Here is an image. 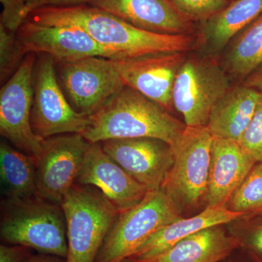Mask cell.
<instances>
[{"instance_id":"obj_1","label":"cell","mask_w":262,"mask_h":262,"mask_svg":"<svg viewBox=\"0 0 262 262\" xmlns=\"http://www.w3.org/2000/svg\"><path fill=\"white\" fill-rule=\"evenodd\" d=\"M27 20L42 25L80 29L100 46L114 53L117 58L158 53H188L195 47L198 42L195 36L146 32L89 4L44 7L32 11Z\"/></svg>"},{"instance_id":"obj_2","label":"cell","mask_w":262,"mask_h":262,"mask_svg":"<svg viewBox=\"0 0 262 262\" xmlns=\"http://www.w3.org/2000/svg\"><path fill=\"white\" fill-rule=\"evenodd\" d=\"M186 127L184 122L163 106L125 86L90 115L89 125L82 136L90 143L154 138L173 146Z\"/></svg>"},{"instance_id":"obj_3","label":"cell","mask_w":262,"mask_h":262,"mask_svg":"<svg viewBox=\"0 0 262 262\" xmlns=\"http://www.w3.org/2000/svg\"><path fill=\"white\" fill-rule=\"evenodd\" d=\"M0 235L8 244L20 245L43 254L67 258V224L61 205L37 195L2 202Z\"/></svg>"},{"instance_id":"obj_4","label":"cell","mask_w":262,"mask_h":262,"mask_svg":"<svg viewBox=\"0 0 262 262\" xmlns=\"http://www.w3.org/2000/svg\"><path fill=\"white\" fill-rule=\"evenodd\" d=\"M213 139L207 126H187L171 146L173 164L160 189L182 215L206 208Z\"/></svg>"},{"instance_id":"obj_5","label":"cell","mask_w":262,"mask_h":262,"mask_svg":"<svg viewBox=\"0 0 262 262\" xmlns=\"http://www.w3.org/2000/svg\"><path fill=\"white\" fill-rule=\"evenodd\" d=\"M61 206L67 224V262H95L120 211L97 188L75 184Z\"/></svg>"},{"instance_id":"obj_6","label":"cell","mask_w":262,"mask_h":262,"mask_svg":"<svg viewBox=\"0 0 262 262\" xmlns=\"http://www.w3.org/2000/svg\"><path fill=\"white\" fill-rule=\"evenodd\" d=\"M182 218L161 189L148 191L139 204L117 215L95 262H120L131 257L160 229Z\"/></svg>"},{"instance_id":"obj_7","label":"cell","mask_w":262,"mask_h":262,"mask_svg":"<svg viewBox=\"0 0 262 262\" xmlns=\"http://www.w3.org/2000/svg\"><path fill=\"white\" fill-rule=\"evenodd\" d=\"M217 57L187 54L173 89L174 110L188 127L208 126L212 110L232 87Z\"/></svg>"},{"instance_id":"obj_8","label":"cell","mask_w":262,"mask_h":262,"mask_svg":"<svg viewBox=\"0 0 262 262\" xmlns=\"http://www.w3.org/2000/svg\"><path fill=\"white\" fill-rule=\"evenodd\" d=\"M56 61L42 54L36 61L33 75L34 97L31 123L42 139L62 134H82L90 115L78 113L67 101L56 76Z\"/></svg>"},{"instance_id":"obj_9","label":"cell","mask_w":262,"mask_h":262,"mask_svg":"<svg viewBox=\"0 0 262 262\" xmlns=\"http://www.w3.org/2000/svg\"><path fill=\"white\" fill-rule=\"evenodd\" d=\"M56 63L60 85L78 113L92 115L125 86L110 58L87 57Z\"/></svg>"},{"instance_id":"obj_10","label":"cell","mask_w":262,"mask_h":262,"mask_svg":"<svg viewBox=\"0 0 262 262\" xmlns=\"http://www.w3.org/2000/svg\"><path fill=\"white\" fill-rule=\"evenodd\" d=\"M36 54L29 53L0 91V134L13 146L36 158L44 139L34 134L31 123L34 97L33 75Z\"/></svg>"},{"instance_id":"obj_11","label":"cell","mask_w":262,"mask_h":262,"mask_svg":"<svg viewBox=\"0 0 262 262\" xmlns=\"http://www.w3.org/2000/svg\"><path fill=\"white\" fill-rule=\"evenodd\" d=\"M90 142L81 134L44 139L37 158V195L61 205L76 183Z\"/></svg>"},{"instance_id":"obj_12","label":"cell","mask_w":262,"mask_h":262,"mask_svg":"<svg viewBox=\"0 0 262 262\" xmlns=\"http://www.w3.org/2000/svg\"><path fill=\"white\" fill-rule=\"evenodd\" d=\"M189 53V52H188ZM188 53H158L113 59L122 82L173 113L176 77Z\"/></svg>"},{"instance_id":"obj_13","label":"cell","mask_w":262,"mask_h":262,"mask_svg":"<svg viewBox=\"0 0 262 262\" xmlns=\"http://www.w3.org/2000/svg\"><path fill=\"white\" fill-rule=\"evenodd\" d=\"M100 144L112 159L148 191L160 189L173 164L171 146L160 139H117Z\"/></svg>"},{"instance_id":"obj_14","label":"cell","mask_w":262,"mask_h":262,"mask_svg":"<svg viewBox=\"0 0 262 262\" xmlns=\"http://www.w3.org/2000/svg\"><path fill=\"white\" fill-rule=\"evenodd\" d=\"M16 37L26 56L29 53L46 54L56 61L93 56L117 58L87 33L75 27L42 25L27 20L17 31Z\"/></svg>"},{"instance_id":"obj_15","label":"cell","mask_w":262,"mask_h":262,"mask_svg":"<svg viewBox=\"0 0 262 262\" xmlns=\"http://www.w3.org/2000/svg\"><path fill=\"white\" fill-rule=\"evenodd\" d=\"M88 4L146 32L195 36L196 22L170 0H90Z\"/></svg>"},{"instance_id":"obj_16","label":"cell","mask_w":262,"mask_h":262,"mask_svg":"<svg viewBox=\"0 0 262 262\" xmlns=\"http://www.w3.org/2000/svg\"><path fill=\"white\" fill-rule=\"evenodd\" d=\"M75 184L97 188L120 213L139 204L148 192L103 151L100 143H90Z\"/></svg>"},{"instance_id":"obj_17","label":"cell","mask_w":262,"mask_h":262,"mask_svg":"<svg viewBox=\"0 0 262 262\" xmlns=\"http://www.w3.org/2000/svg\"><path fill=\"white\" fill-rule=\"evenodd\" d=\"M256 163L238 141L213 136L206 208L226 206Z\"/></svg>"},{"instance_id":"obj_18","label":"cell","mask_w":262,"mask_h":262,"mask_svg":"<svg viewBox=\"0 0 262 262\" xmlns=\"http://www.w3.org/2000/svg\"><path fill=\"white\" fill-rule=\"evenodd\" d=\"M262 14V0H235L201 23L203 54L217 57L236 35Z\"/></svg>"},{"instance_id":"obj_19","label":"cell","mask_w":262,"mask_h":262,"mask_svg":"<svg viewBox=\"0 0 262 262\" xmlns=\"http://www.w3.org/2000/svg\"><path fill=\"white\" fill-rule=\"evenodd\" d=\"M226 206L208 207L189 218H183L165 226L141 246L130 258L143 261L160 254L191 234L213 226L224 225L245 216Z\"/></svg>"},{"instance_id":"obj_20","label":"cell","mask_w":262,"mask_h":262,"mask_svg":"<svg viewBox=\"0 0 262 262\" xmlns=\"http://www.w3.org/2000/svg\"><path fill=\"white\" fill-rule=\"evenodd\" d=\"M261 95L243 83L232 86L212 110L207 126L212 135L239 141L256 112Z\"/></svg>"},{"instance_id":"obj_21","label":"cell","mask_w":262,"mask_h":262,"mask_svg":"<svg viewBox=\"0 0 262 262\" xmlns=\"http://www.w3.org/2000/svg\"><path fill=\"white\" fill-rule=\"evenodd\" d=\"M222 225L213 226L191 234L160 254L139 262H219L238 246ZM137 261V260H136Z\"/></svg>"},{"instance_id":"obj_22","label":"cell","mask_w":262,"mask_h":262,"mask_svg":"<svg viewBox=\"0 0 262 262\" xmlns=\"http://www.w3.org/2000/svg\"><path fill=\"white\" fill-rule=\"evenodd\" d=\"M0 177L5 199L37 195V158L2 141Z\"/></svg>"},{"instance_id":"obj_23","label":"cell","mask_w":262,"mask_h":262,"mask_svg":"<svg viewBox=\"0 0 262 262\" xmlns=\"http://www.w3.org/2000/svg\"><path fill=\"white\" fill-rule=\"evenodd\" d=\"M221 63L231 78L243 81L262 65V14L229 43Z\"/></svg>"},{"instance_id":"obj_24","label":"cell","mask_w":262,"mask_h":262,"mask_svg":"<svg viewBox=\"0 0 262 262\" xmlns=\"http://www.w3.org/2000/svg\"><path fill=\"white\" fill-rule=\"evenodd\" d=\"M226 207L246 215L262 212V162L253 165Z\"/></svg>"},{"instance_id":"obj_25","label":"cell","mask_w":262,"mask_h":262,"mask_svg":"<svg viewBox=\"0 0 262 262\" xmlns=\"http://www.w3.org/2000/svg\"><path fill=\"white\" fill-rule=\"evenodd\" d=\"M26 55L17 39L16 32H10L0 24V80H9L18 70Z\"/></svg>"},{"instance_id":"obj_26","label":"cell","mask_w":262,"mask_h":262,"mask_svg":"<svg viewBox=\"0 0 262 262\" xmlns=\"http://www.w3.org/2000/svg\"><path fill=\"white\" fill-rule=\"evenodd\" d=\"M196 23H201L230 4V0H170Z\"/></svg>"},{"instance_id":"obj_27","label":"cell","mask_w":262,"mask_h":262,"mask_svg":"<svg viewBox=\"0 0 262 262\" xmlns=\"http://www.w3.org/2000/svg\"><path fill=\"white\" fill-rule=\"evenodd\" d=\"M239 144L256 162H262V95Z\"/></svg>"},{"instance_id":"obj_28","label":"cell","mask_w":262,"mask_h":262,"mask_svg":"<svg viewBox=\"0 0 262 262\" xmlns=\"http://www.w3.org/2000/svg\"><path fill=\"white\" fill-rule=\"evenodd\" d=\"M3 10L0 24L10 32H16L28 18L26 10L27 0H0Z\"/></svg>"},{"instance_id":"obj_29","label":"cell","mask_w":262,"mask_h":262,"mask_svg":"<svg viewBox=\"0 0 262 262\" xmlns=\"http://www.w3.org/2000/svg\"><path fill=\"white\" fill-rule=\"evenodd\" d=\"M29 249L20 245H1L0 262H24L29 256Z\"/></svg>"},{"instance_id":"obj_30","label":"cell","mask_w":262,"mask_h":262,"mask_svg":"<svg viewBox=\"0 0 262 262\" xmlns=\"http://www.w3.org/2000/svg\"><path fill=\"white\" fill-rule=\"evenodd\" d=\"M90 0H27L26 10L27 14L44 7H70L88 4Z\"/></svg>"},{"instance_id":"obj_31","label":"cell","mask_w":262,"mask_h":262,"mask_svg":"<svg viewBox=\"0 0 262 262\" xmlns=\"http://www.w3.org/2000/svg\"><path fill=\"white\" fill-rule=\"evenodd\" d=\"M242 83L259 91L262 94V65L246 77Z\"/></svg>"},{"instance_id":"obj_32","label":"cell","mask_w":262,"mask_h":262,"mask_svg":"<svg viewBox=\"0 0 262 262\" xmlns=\"http://www.w3.org/2000/svg\"><path fill=\"white\" fill-rule=\"evenodd\" d=\"M250 244L253 249L262 255V225L255 229L250 237Z\"/></svg>"},{"instance_id":"obj_33","label":"cell","mask_w":262,"mask_h":262,"mask_svg":"<svg viewBox=\"0 0 262 262\" xmlns=\"http://www.w3.org/2000/svg\"><path fill=\"white\" fill-rule=\"evenodd\" d=\"M24 262H67L65 258L53 256V255L42 254L38 256H29Z\"/></svg>"},{"instance_id":"obj_34","label":"cell","mask_w":262,"mask_h":262,"mask_svg":"<svg viewBox=\"0 0 262 262\" xmlns=\"http://www.w3.org/2000/svg\"><path fill=\"white\" fill-rule=\"evenodd\" d=\"M120 262H139L138 261H136V260L134 259L133 258H125V259L122 260V261H120Z\"/></svg>"},{"instance_id":"obj_35","label":"cell","mask_w":262,"mask_h":262,"mask_svg":"<svg viewBox=\"0 0 262 262\" xmlns=\"http://www.w3.org/2000/svg\"><path fill=\"white\" fill-rule=\"evenodd\" d=\"M235 1V0H230V2H234Z\"/></svg>"}]
</instances>
